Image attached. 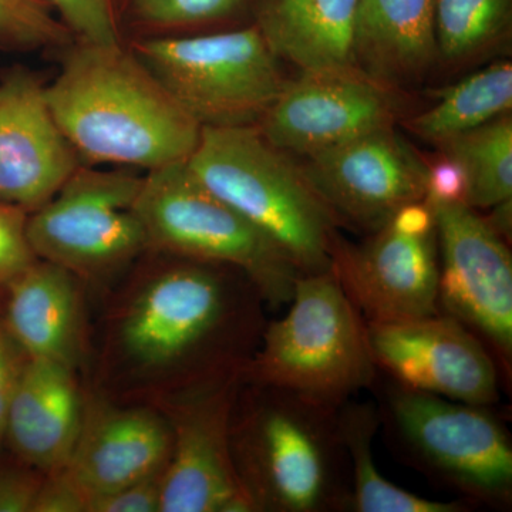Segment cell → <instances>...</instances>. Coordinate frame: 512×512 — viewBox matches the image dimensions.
<instances>
[{
	"label": "cell",
	"instance_id": "obj_1",
	"mask_svg": "<svg viewBox=\"0 0 512 512\" xmlns=\"http://www.w3.org/2000/svg\"><path fill=\"white\" fill-rule=\"evenodd\" d=\"M46 100L84 165L153 171L188 161L202 127L133 50L74 40Z\"/></svg>",
	"mask_w": 512,
	"mask_h": 512
},
{
	"label": "cell",
	"instance_id": "obj_2",
	"mask_svg": "<svg viewBox=\"0 0 512 512\" xmlns=\"http://www.w3.org/2000/svg\"><path fill=\"white\" fill-rule=\"evenodd\" d=\"M232 413L231 451L255 511H348L350 468L339 407L265 384Z\"/></svg>",
	"mask_w": 512,
	"mask_h": 512
},
{
	"label": "cell",
	"instance_id": "obj_3",
	"mask_svg": "<svg viewBox=\"0 0 512 512\" xmlns=\"http://www.w3.org/2000/svg\"><path fill=\"white\" fill-rule=\"evenodd\" d=\"M220 268L185 261L141 288L119 329L121 349L134 365L191 366L201 380L242 370L265 329L258 309L264 299L254 286L238 288Z\"/></svg>",
	"mask_w": 512,
	"mask_h": 512
},
{
	"label": "cell",
	"instance_id": "obj_4",
	"mask_svg": "<svg viewBox=\"0 0 512 512\" xmlns=\"http://www.w3.org/2000/svg\"><path fill=\"white\" fill-rule=\"evenodd\" d=\"M188 168L284 252L301 275L332 271L336 221L284 151L256 126L202 127Z\"/></svg>",
	"mask_w": 512,
	"mask_h": 512
},
{
	"label": "cell",
	"instance_id": "obj_5",
	"mask_svg": "<svg viewBox=\"0 0 512 512\" xmlns=\"http://www.w3.org/2000/svg\"><path fill=\"white\" fill-rule=\"evenodd\" d=\"M241 370L244 382L340 406L372 386L377 365L367 323L332 271L301 275L284 318L265 325Z\"/></svg>",
	"mask_w": 512,
	"mask_h": 512
},
{
	"label": "cell",
	"instance_id": "obj_6",
	"mask_svg": "<svg viewBox=\"0 0 512 512\" xmlns=\"http://www.w3.org/2000/svg\"><path fill=\"white\" fill-rule=\"evenodd\" d=\"M148 248L247 276L266 305H289L301 272L274 242L191 173L187 161L148 171L134 202Z\"/></svg>",
	"mask_w": 512,
	"mask_h": 512
},
{
	"label": "cell",
	"instance_id": "obj_7",
	"mask_svg": "<svg viewBox=\"0 0 512 512\" xmlns=\"http://www.w3.org/2000/svg\"><path fill=\"white\" fill-rule=\"evenodd\" d=\"M131 50L201 127L258 126L286 82L255 25L140 37Z\"/></svg>",
	"mask_w": 512,
	"mask_h": 512
},
{
	"label": "cell",
	"instance_id": "obj_8",
	"mask_svg": "<svg viewBox=\"0 0 512 512\" xmlns=\"http://www.w3.org/2000/svg\"><path fill=\"white\" fill-rule=\"evenodd\" d=\"M143 175L126 168L80 165L42 207L30 212L26 235L36 258L73 275L114 271L148 248L134 211Z\"/></svg>",
	"mask_w": 512,
	"mask_h": 512
},
{
	"label": "cell",
	"instance_id": "obj_9",
	"mask_svg": "<svg viewBox=\"0 0 512 512\" xmlns=\"http://www.w3.org/2000/svg\"><path fill=\"white\" fill-rule=\"evenodd\" d=\"M390 416L407 447L464 493L491 505L512 498V447L485 406L396 386Z\"/></svg>",
	"mask_w": 512,
	"mask_h": 512
},
{
	"label": "cell",
	"instance_id": "obj_10",
	"mask_svg": "<svg viewBox=\"0 0 512 512\" xmlns=\"http://www.w3.org/2000/svg\"><path fill=\"white\" fill-rule=\"evenodd\" d=\"M427 204L439 245V312L471 330L507 375L512 363V258L507 241L464 202Z\"/></svg>",
	"mask_w": 512,
	"mask_h": 512
},
{
	"label": "cell",
	"instance_id": "obj_11",
	"mask_svg": "<svg viewBox=\"0 0 512 512\" xmlns=\"http://www.w3.org/2000/svg\"><path fill=\"white\" fill-rule=\"evenodd\" d=\"M241 370L192 383L173 412L160 512H249L231 451Z\"/></svg>",
	"mask_w": 512,
	"mask_h": 512
},
{
	"label": "cell",
	"instance_id": "obj_12",
	"mask_svg": "<svg viewBox=\"0 0 512 512\" xmlns=\"http://www.w3.org/2000/svg\"><path fill=\"white\" fill-rule=\"evenodd\" d=\"M301 168L333 220L370 234L427 195V163L393 126L306 157Z\"/></svg>",
	"mask_w": 512,
	"mask_h": 512
},
{
	"label": "cell",
	"instance_id": "obj_13",
	"mask_svg": "<svg viewBox=\"0 0 512 512\" xmlns=\"http://www.w3.org/2000/svg\"><path fill=\"white\" fill-rule=\"evenodd\" d=\"M397 113L392 87L357 67L312 70L285 82L256 127L278 150L306 158L392 127Z\"/></svg>",
	"mask_w": 512,
	"mask_h": 512
},
{
	"label": "cell",
	"instance_id": "obj_14",
	"mask_svg": "<svg viewBox=\"0 0 512 512\" xmlns=\"http://www.w3.org/2000/svg\"><path fill=\"white\" fill-rule=\"evenodd\" d=\"M367 335L377 369L400 386L476 406L497 402V363L484 343L456 319L436 313L367 323Z\"/></svg>",
	"mask_w": 512,
	"mask_h": 512
},
{
	"label": "cell",
	"instance_id": "obj_15",
	"mask_svg": "<svg viewBox=\"0 0 512 512\" xmlns=\"http://www.w3.org/2000/svg\"><path fill=\"white\" fill-rule=\"evenodd\" d=\"M436 231L402 234L384 225L363 244L338 238L332 272L367 323L396 322L439 312Z\"/></svg>",
	"mask_w": 512,
	"mask_h": 512
},
{
	"label": "cell",
	"instance_id": "obj_16",
	"mask_svg": "<svg viewBox=\"0 0 512 512\" xmlns=\"http://www.w3.org/2000/svg\"><path fill=\"white\" fill-rule=\"evenodd\" d=\"M46 84L26 69L0 79V201L36 211L82 165L46 100Z\"/></svg>",
	"mask_w": 512,
	"mask_h": 512
},
{
	"label": "cell",
	"instance_id": "obj_17",
	"mask_svg": "<svg viewBox=\"0 0 512 512\" xmlns=\"http://www.w3.org/2000/svg\"><path fill=\"white\" fill-rule=\"evenodd\" d=\"M171 451V427L148 409L99 406L84 412L64 473L87 497L120 490L161 473Z\"/></svg>",
	"mask_w": 512,
	"mask_h": 512
},
{
	"label": "cell",
	"instance_id": "obj_18",
	"mask_svg": "<svg viewBox=\"0 0 512 512\" xmlns=\"http://www.w3.org/2000/svg\"><path fill=\"white\" fill-rule=\"evenodd\" d=\"M73 370L25 359L10 402L5 440L25 466L43 474L67 466L82 429L83 402Z\"/></svg>",
	"mask_w": 512,
	"mask_h": 512
},
{
	"label": "cell",
	"instance_id": "obj_19",
	"mask_svg": "<svg viewBox=\"0 0 512 512\" xmlns=\"http://www.w3.org/2000/svg\"><path fill=\"white\" fill-rule=\"evenodd\" d=\"M2 308L0 322L26 359L74 369L80 355L82 318L72 272L37 258L8 286Z\"/></svg>",
	"mask_w": 512,
	"mask_h": 512
},
{
	"label": "cell",
	"instance_id": "obj_20",
	"mask_svg": "<svg viewBox=\"0 0 512 512\" xmlns=\"http://www.w3.org/2000/svg\"><path fill=\"white\" fill-rule=\"evenodd\" d=\"M357 0H255V26L301 72L356 67Z\"/></svg>",
	"mask_w": 512,
	"mask_h": 512
},
{
	"label": "cell",
	"instance_id": "obj_21",
	"mask_svg": "<svg viewBox=\"0 0 512 512\" xmlns=\"http://www.w3.org/2000/svg\"><path fill=\"white\" fill-rule=\"evenodd\" d=\"M355 60L392 89L423 77L437 60L433 0H357Z\"/></svg>",
	"mask_w": 512,
	"mask_h": 512
},
{
	"label": "cell",
	"instance_id": "obj_22",
	"mask_svg": "<svg viewBox=\"0 0 512 512\" xmlns=\"http://www.w3.org/2000/svg\"><path fill=\"white\" fill-rule=\"evenodd\" d=\"M340 433L349 458L348 511L463 512L460 501H437L397 487L377 470L372 443L380 416L369 403L345 402L339 407Z\"/></svg>",
	"mask_w": 512,
	"mask_h": 512
},
{
	"label": "cell",
	"instance_id": "obj_23",
	"mask_svg": "<svg viewBox=\"0 0 512 512\" xmlns=\"http://www.w3.org/2000/svg\"><path fill=\"white\" fill-rule=\"evenodd\" d=\"M512 109V64L498 62L437 93L429 110L407 121L414 136L440 146Z\"/></svg>",
	"mask_w": 512,
	"mask_h": 512
},
{
	"label": "cell",
	"instance_id": "obj_24",
	"mask_svg": "<svg viewBox=\"0 0 512 512\" xmlns=\"http://www.w3.org/2000/svg\"><path fill=\"white\" fill-rule=\"evenodd\" d=\"M437 147L463 167L468 207L488 210L500 202L512 200L511 113Z\"/></svg>",
	"mask_w": 512,
	"mask_h": 512
},
{
	"label": "cell",
	"instance_id": "obj_25",
	"mask_svg": "<svg viewBox=\"0 0 512 512\" xmlns=\"http://www.w3.org/2000/svg\"><path fill=\"white\" fill-rule=\"evenodd\" d=\"M433 20L437 59L460 66L510 37L512 0H433Z\"/></svg>",
	"mask_w": 512,
	"mask_h": 512
},
{
	"label": "cell",
	"instance_id": "obj_26",
	"mask_svg": "<svg viewBox=\"0 0 512 512\" xmlns=\"http://www.w3.org/2000/svg\"><path fill=\"white\" fill-rule=\"evenodd\" d=\"M120 10L151 35H173L195 26L224 22L245 0H119Z\"/></svg>",
	"mask_w": 512,
	"mask_h": 512
},
{
	"label": "cell",
	"instance_id": "obj_27",
	"mask_svg": "<svg viewBox=\"0 0 512 512\" xmlns=\"http://www.w3.org/2000/svg\"><path fill=\"white\" fill-rule=\"evenodd\" d=\"M69 29L42 0H0V50L64 49Z\"/></svg>",
	"mask_w": 512,
	"mask_h": 512
},
{
	"label": "cell",
	"instance_id": "obj_28",
	"mask_svg": "<svg viewBox=\"0 0 512 512\" xmlns=\"http://www.w3.org/2000/svg\"><path fill=\"white\" fill-rule=\"evenodd\" d=\"M77 42L121 43L119 0H42Z\"/></svg>",
	"mask_w": 512,
	"mask_h": 512
},
{
	"label": "cell",
	"instance_id": "obj_29",
	"mask_svg": "<svg viewBox=\"0 0 512 512\" xmlns=\"http://www.w3.org/2000/svg\"><path fill=\"white\" fill-rule=\"evenodd\" d=\"M28 212L0 201V302L8 286L36 261L26 235Z\"/></svg>",
	"mask_w": 512,
	"mask_h": 512
},
{
	"label": "cell",
	"instance_id": "obj_30",
	"mask_svg": "<svg viewBox=\"0 0 512 512\" xmlns=\"http://www.w3.org/2000/svg\"><path fill=\"white\" fill-rule=\"evenodd\" d=\"M163 471L92 498L87 512H160Z\"/></svg>",
	"mask_w": 512,
	"mask_h": 512
},
{
	"label": "cell",
	"instance_id": "obj_31",
	"mask_svg": "<svg viewBox=\"0 0 512 512\" xmlns=\"http://www.w3.org/2000/svg\"><path fill=\"white\" fill-rule=\"evenodd\" d=\"M467 197V180L463 167L448 154L441 153L437 160L427 164V195L430 204L464 202Z\"/></svg>",
	"mask_w": 512,
	"mask_h": 512
},
{
	"label": "cell",
	"instance_id": "obj_32",
	"mask_svg": "<svg viewBox=\"0 0 512 512\" xmlns=\"http://www.w3.org/2000/svg\"><path fill=\"white\" fill-rule=\"evenodd\" d=\"M43 478L29 466L0 470V512H32Z\"/></svg>",
	"mask_w": 512,
	"mask_h": 512
},
{
	"label": "cell",
	"instance_id": "obj_33",
	"mask_svg": "<svg viewBox=\"0 0 512 512\" xmlns=\"http://www.w3.org/2000/svg\"><path fill=\"white\" fill-rule=\"evenodd\" d=\"M32 512H87V497L63 470L45 474Z\"/></svg>",
	"mask_w": 512,
	"mask_h": 512
},
{
	"label": "cell",
	"instance_id": "obj_34",
	"mask_svg": "<svg viewBox=\"0 0 512 512\" xmlns=\"http://www.w3.org/2000/svg\"><path fill=\"white\" fill-rule=\"evenodd\" d=\"M25 359L0 322V446L5 441L10 402Z\"/></svg>",
	"mask_w": 512,
	"mask_h": 512
},
{
	"label": "cell",
	"instance_id": "obj_35",
	"mask_svg": "<svg viewBox=\"0 0 512 512\" xmlns=\"http://www.w3.org/2000/svg\"><path fill=\"white\" fill-rule=\"evenodd\" d=\"M387 225L402 234L409 235H427L436 231L433 211L424 200L404 205L393 215L392 220L387 222Z\"/></svg>",
	"mask_w": 512,
	"mask_h": 512
},
{
	"label": "cell",
	"instance_id": "obj_36",
	"mask_svg": "<svg viewBox=\"0 0 512 512\" xmlns=\"http://www.w3.org/2000/svg\"><path fill=\"white\" fill-rule=\"evenodd\" d=\"M512 200H507L504 202H500V204L495 205V207L491 208L493 210V214L488 218V224L491 225L495 229L500 237H503L505 241L510 239L511 237V208Z\"/></svg>",
	"mask_w": 512,
	"mask_h": 512
}]
</instances>
